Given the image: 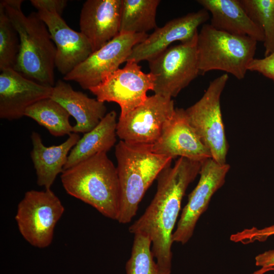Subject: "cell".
I'll return each mask as SVG.
<instances>
[{
	"label": "cell",
	"instance_id": "6da1fadb",
	"mask_svg": "<svg viewBox=\"0 0 274 274\" xmlns=\"http://www.w3.org/2000/svg\"><path fill=\"white\" fill-rule=\"evenodd\" d=\"M201 162L179 157L174 166L164 168L157 177L156 194L144 213L129 231L142 233L151 241V250L159 267L171 271L172 236L181 202L189 185L199 173Z\"/></svg>",
	"mask_w": 274,
	"mask_h": 274
},
{
	"label": "cell",
	"instance_id": "7a4b0ae2",
	"mask_svg": "<svg viewBox=\"0 0 274 274\" xmlns=\"http://www.w3.org/2000/svg\"><path fill=\"white\" fill-rule=\"evenodd\" d=\"M23 2L0 1L20 38V48L15 70L39 83L54 87L55 45L38 12L28 16L23 13L21 7Z\"/></svg>",
	"mask_w": 274,
	"mask_h": 274
},
{
	"label": "cell",
	"instance_id": "3957f363",
	"mask_svg": "<svg viewBox=\"0 0 274 274\" xmlns=\"http://www.w3.org/2000/svg\"><path fill=\"white\" fill-rule=\"evenodd\" d=\"M60 178L68 194L93 207L105 217L118 220L119 178L117 167L107 153H98L64 170Z\"/></svg>",
	"mask_w": 274,
	"mask_h": 274
},
{
	"label": "cell",
	"instance_id": "277c9868",
	"mask_svg": "<svg viewBox=\"0 0 274 274\" xmlns=\"http://www.w3.org/2000/svg\"><path fill=\"white\" fill-rule=\"evenodd\" d=\"M120 202L117 221L130 222L146 191L173 158L156 154L151 145L120 141L115 146Z\"/></svg>",
	"mask_w": 274,
	"mask_h": 274
},
{
	"label": "cell",
	"instance_id": "5b68a950",
	"mask_svg": "<svg viewBox=\"0 0 274 274\" xmlns=\"http://www.w3.org/2000/svg\"><path fill=\"white\" fill-rule=\"evenodd\" d=\"M257 43L249 37L221 31L210 24H203L197 40L200 73L218 70L230 74L238 80L243 79L254 58Z\"/></svg>",
	"mask_w": 274,
	"mask_h": 274
},
{
	"label": "cell",
	"instance_id": "8992f818",
	"mask_svg": "<svg viewBox=\"0 0 274 274\" xmlns=\"http://www.w3.org/2000/svg\"><path fill=\"white\" fill-rule=\"evenodd\" d=\"M228 79L224 73L214 79L200 99L185 110L190 124L210 150L212 158L220 164L226 163L228 149L220 106Z\"/></svg>",
	"mask_w": 274,
	"mask_h": 274
},
{
	"label": "cell",
	"instance_id": "52a82bcc",
	"mask_svg": "<svg viewBox=\"0 0 274 274\" xmlns=\"http://www.w3.org/2000/svg\"><path fill=\"white\" fill-rule=\"evenodd\" d=\"M197 36L189 42L169 47L148 61L150 73L154 77V94L171 98L176 97L200 73Z\"/></svg>",
	"mask_w": 274,
	"mask_h": 274
},
{
	"label": "cell",
	"instance_id": "ba28073f",
	"mask_svg": "<svg viewBox=\"0 0 274 274\" xmlns=\"http://www.w3.org/2000/svg\"><path fill=\"white\" fill-rule=\"evenodd\" d=\"M64 211L51 189L27 191L15 217L21 235L31 246L45 248L52 243L56 224Z\"/></svg>",
	"mask_w": 274,
	"mask_h": 274
},
{
	"label": "cell",
	"instance_id": "9c48e42d",
	"mask_svg": "<svg viewBox=\"0 0 274 274\" xmlns=\"http://www.w3.org/2000/svg\"><path fill=\"white\" fill-rule=\"evenodd\" d=\"M147 33H119L64 76L65 81H75L84 89L94 87L126 62L133 48L144 41Z\"/></svg>",
	"mask_w": 274,
	"mask_h": 274
},
{
	"label": "cell",
	"instance_id": "30bf717a",
	"mask_svg": "<svg viewBox=\"0 0 274 274\" xmlns=\"http://www.w3.org/2000/svg\"><path fill=\"white\" fill-rule=\"evenodd\" d=\"M175 108L171 98L154 94L125 116L119 118L117 135L127 143L152 145L159 139Z\"/></svg>",
	"mask_w": 274,
	"mask_h": 274
},
{
	"label": "cell",
	"instance_id": "8fae6325",
	"mask_svg": "<svg viewBox=\"0 0 274 274\" xmlns=\"http://www.w3.org/2000/svg\"><path fill=\"white\" fill-rule=\"evenodd\" d=\"M126 62L124 67L89 90L101 102L118 104L121 109L120 117L142 105L148 97L147 91H153L154 87V77L150 73H144L136 62Z\"/></svg>",
	"mask_w": 274,
	"mask_h": 274
},
{
	"label": "cell",
	"instance_id": "7c38bea8",
	"mask_svg": "<svg viewBox=\"0 0 274 274\" xmlns=\"http://www.w3.org/2000/svg\"><path fill=\"white\" fill-rule=\"evenodd\" d=\"M229 168L228 164L219 163L212 158L201 162L199 181L182 210L173 234V243L184 245L191 238L196 223L207 210L212 197L224 185Z\"/></svg>",
	"mask_w": 274,
	"mask_h": 274
},
{
	"label": "cell",
	"instance_id": "4fadbf2b",
	"mask_svg": "<svg viewBox=\"0 0 274 274\" xmlns=\"http://www.w3.org/2000/svg\"><path fill=\"white\" fill-rule=\"evenodd\" d=\"M209 18V12L203 8L169 21L162 27H157L144 41L135 45L126 61L138 63L143 60L148 61L175 42L183 43L191 41L198 34V26Z\"/></svg>",
	"mask_w": 274,
	"mask_h": 274
},
{
	"label": "cell",
	"instance_id": "5bb4252c",
	"mask_svg": "<svg viewBox=\"0 0 274 274\" xmlns=\"http://www.w3.org/2000/svg\"><path fill=\"white\" fill-rule=\"evenodd\" d=\"M151 147L154 153L173 159L180 156L202 162L212 158L210 150L190 124L185 110L182 108H175L159 139Z\"/></svg>",
	"mask_w": 274,
	"mask_h": 274
},
{
	"label": "cell",
	"instance_id": "9a60e30c",
	"mask_svg": "<svg viewBox=\"0 0 274 274\" xmlns=\"http://www.w3.org/2000/svg\"><path fill=\"white\" fill-rule=\"evenodd\" d=\"M53 87L39 83L13 69L1 71L0 118L13 120L25 116L37 102L51 97Z\"/></svg>",
	"mask_w": 274,
	"mask_h": 274
},
{
	"label": "cell",
	"instance_id": "2e32d148",
	"mask_svg": "<svg viewBox=\"0 0 274 274\" xmlns=\"http://www.w3.org/2000/svg\"><path fill=\"white\" fill-rule=\"evenodd\" d=\"M37 12L55 45V66L65 76L93 52L91 46L83 34L71 28L60 15L45 11Z\"/></svg>",
	"mask_w": 274,
	"mask_h": 274
},
{
	"label": "cell",
	"instance_id": "e0dca14e",
	"mask_svg": "<svg viewBox=\"0 0 274 274\" xmlns=\"http://www.w3.org/2000/svg\"><path fill=\"white\" fill-rule=\"evenodd\" d=\"M122 0H87L79 19L80 32L93 52L119 34Z\"/></svg>",
	"mask_w": 274,
	"mask_h": 274
},
{
	"label": "cell",
	"instance_id": "ac0fdd59",
	"mask_svg": "<svg viewBox=\"0 0 274 274\" xmlns=\"http://www.w3.org/2000/svg\"><path fill=\"white\" fill-rule=\"evenodd\" d=\"M61 105L76 121L73 132H88L95 128L106 116L105 102L89 97L73 89L68 83L58 80L50 97Z\"/></svg>",
	"mask_w": 274,
	"mask_h": 274
},
{
	"label": "cell",
	"instance_id": "d6986e66",
	"mask_svg": "<svg viewBox=\"0 0 274 274\" xmlns=\"http://www.w3.org/2000/svg\"><path fill=\"white\" fill-rule=\"evenodd\" d=\"M197 2L211 14L210 24L215 28L263 42L262 29L251 19L239 0H198Z\"/></svg>",
	"mask_w": 274,
	"mask_h": 274
},
{
	"label": "cell",
	"instance_id": "ffe728a7",
	"mask_svg": "<svg viewBox=\"0 0 274 274\" xmlns=\"http://www.w3.org/2000/svg\"><path fill=\"white\" fill-rule=\"evenodd\" d=\"M30 139L32 149L30 152L37 175V183L45 189H50L57 175L64 170L68 156L80 139L78 133H72L63 143L45 146L39 133L32 132Z\"/></svg>",
	"mask_w": 274,
	"mask_h": 274
},
{
	"label": "cell",
	"instance_id": "44dd1931",
	"mask_svg": "<svg viewBox=\"0 0 274 274\" xmlns=\"http://www.w3.org/2000/svg\"><path fill=\"white\" fill-rule=\"evenodd\" d=\"M116 117L115 111H110L95 128L84 133L70 151L64 170L98 153H107L114 146L117 136Z\"/></svg>",
	"mask_w": 274,
	"mask_h": 274
},
{
	"label": "cell",
	"instance_id": "7402d4cb",
	"mask_svg": "<svg viewBox=\"0 0 274 274\" xmlns=\"http://www.w3.org/2000/svg\"><path fill=\"white\" fill-rule=\"evenodd\" d=\"M160 0H122L119 33H147L156 29Z\"/></svg>",
	"mask_w": 274,
	"mask_h": 274
},
{
	"label": "cell",
	"instance_id": "603a6c76",
	"mask_svg": "<svg viewBox=\"0 0 274 274\" xmlns=\"http://www.w3.org/2000/svg\"><path fill=\"white\" fill-rule=\"evenodd\" d=\"M24 116L45 127L54 136L69 135L73 132V126L69 121L70 115L61 105L50 97L30 106Z\"/></svg>",
	"mask_w": 274,
	"mask_h": 274
},
{
	"label": "cell",
	"instance_id": "cb8c5ba5",
	"mask_svg": "<svg viewBox=\"0 0 274 274\" xmlns=\"http://www.w3.org/2000/svg\"><path fill=\"white\" fill-rule=\"evenodd\" d=\"M131 255L126 263V274H170L155 262L151 250V241L142 234H134Z\"/></svg>",
	"mask_w": 274,
	"mask_h": 274
},
{
	"label": "cell",
	"instance_id": "d4e9b609",
	"mask_svg": "<svg viewBox=\"0 0 274 274\" xmlns=\"http://www.w3.org/2000/svg\"><path fill=\"white\" fill-rule=\"evenodd\" d=\"M251 19L264 34V56L274 52V0H239Z\"/></svg>",
	"mask_w": 274,
	"mask_h": 274
},
{
	"label": "cell",
	"instance_id": "484cf974",
	"mask_svg": "<svg viewBox=\"0 0 274 274\" xmlns=\"http://www.w3.org/2000/svg\"><path fill=\"white\" fill-rule=\"evenodd\" d=\"M20 48L19 34L0 4V71L15 70Z\"/></svg>",
	"mask_w": 274,
	"mask_h": 274
},
{
	"label": "cell",
	"instance_id": "4316f807",
	"mask_svg": "<svg viewBox=\"0 0 274 274\" xmlns=\"http://www.w3.org/2000/svg\"><path fill=\"white\" fill-rule=\"evenodd\" d=\"M273 235L274 225L262 229L253 227L231 234L230 239L235 243L248 244L256 241L264 242Z\"/></svg>",
	"mask_w": 274,
	"mask_h": 274
},
{
	"label": "cell",
	"instance_id": "83f0119b",
	"mask_svg": "<svg viewBox=\"0 0 274 274\" xmlns=\"http://www.w3.org/2000/svg\"><path fill=\"white\" fill-rule=\"evenodd\" d=\"M248 70L260 73L274 81V52L262 58H254L249 63Z\"/></svg>",
	"mask_w": 274,
	"mask_h": 274
},
{
	"label": "cell",
	"instance_id": "f1b7e54d",
	"mask_svg": "<svg viewBox=\"0 0 274 274\" xmlns=\"http://www.w3.org/2000/svg\"><path fill=\"white\" fill-rule=\"evenodd\" d=\"M38 11H45L61 16L67 4L66 0H30Z\"/></svg>",
	"mask_w": 274,
	"mask_h": 274
},
{
	"label": "cell",
	"instance_id": "f546056e",
	"mask_svg": "<svg viewBox=\"0 0 274 274\" xmlns=\"http://www.w3.org/2000/svg\"><path fill=\"white\" fill-rule=\"evenodd\" d=\"M255 264L261 267L274 266V250L266 251L257 255L255 257Z\"/></svg>",
	"mask_w": 274,
	"mask_h": 274
},
{
	"label": "cell",
	"instance_id": "4dcf8cb0",
	"mask_svg": "<svg viewBox=\"0 0 274 274\" xmlns=\"http://www.w3.org/2000/svg\"><path fill=\"white\" fill-rule=\"evenodd\" d=\"M271 270H274V266H269L262 267L260 269L255 271L250 274H264L265 273Z\"/></svg>",
	"mask_w": 274,
	"mask_h": 274
}]
</instances>
